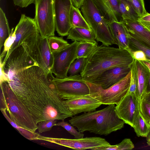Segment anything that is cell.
<instances>
[{"label": "cell", "instance_id": "cell-1", "mask_svg": "<svg viewBox=\"0 0 150 150\" xmlns=\"http://www.w3.org/2000/svg\"><path fill=\"white\" fill-rule=\"evenodd\" d=\"M52 73L47 74L38 66H32L20 71L7 81L37 125L41 122L62 120L73 116L52 82Z\"/></svg>", "mask_w": 150, "mask_h": 150}, {"label": "cell", "instance_id": "cell-2", "mask_svg": "<svg viewBox=\"0 0 150 150\" xmlns=\"http://www.w3.org/2000/svg\"><path fill=\"white\" fill-rule=\"evenodd\" d=\"M134 60L126 50L97 45L86 58L85 67L80 74L84 80L88 81L108 69L130 66Z\"/></svg>", "mask_w": 150, "mask_h": 150}, {"label": "cell", "instance_id": "cell-3", "mask_svg": "<svg viewBox=\"0 0 150 150\" xmlns=\"http://www.w3.org/2000/svg\"><path fill=\"white\" fill-rule=\"evenodd\" d=\"M115 105L110 104L102 110L72 117L69 122L76 127L80 132L88 131L95 134L107 136L122 129L125 123L117 114Z\"/></svg>", "mask_w": 150, "mask_h": 150}, {"label": "cell", "instance_id": "cell-4", "mask_svg": "<svg viewBox=\"0 0 150 150\" xmlns=\"http://www.w3.org/2000/svg\"><path fill=\"white\" fill-rule=\"evenodd\" d=\"M38 41V35L33 34L11 53L4 67L8 80L20 71L32 66H39Z\"/></svg>", "mask_w": 150, "mask_h": 150}, {"label": "cell", "instance_id": "cell-5", "mask_svg": "<svg viewBox=\"0 0 150 150\" xmlns=\"http://www.w3.org/2000/svg\"><path fill=\"white\" fill-rule=\"evenodd\" d=\"M1 108H6L10 117L20 126L35 132L38 126L33 117L18 100L8 82L0 83Z\"/></svg>", "mask_w": 150, "mask_h": 150}, {"label": "cell", "instance_id": "cell-6", "mask_svg": "<svg viewBox=\"0 0 150 150\" xmlns=\"http://www.w3.org/2000/svg\"><path fill=\"white\" fill-rule=\"evenodd\" d=\"M81 11L94 33L97 42L109 46L115 44L107 22L92 0H84Z\"/></svg>", "mask_w": 150, "mask_h": 150}, {"label": "cell", "instance_id": "cell-7", "mask_svg": "<svg viewBox=\"0 0 150 150\" xmlns=\"http://www.w3.org/2000/svg\"><path fill=\"white\" fill-rule=\"evenodd\" d=\"M131 78V71L123 79L111 86L104 89L86 81L90 90L89 95L102 104L117 105L128 93Z\"/></svg>", "mask_w": 150, "mask_h": 150}, {"label": "cell", "instance_id": "cell-8", "mask_svg": "<svg viewBox=\"0 0 150 150\" xmlns=\"http://www.w3.org/2000/svg\"><path fill=\"white\" fill-rule=\"evenodd\" d=\"M34 18L42 38L54 36L55 25L53 0H36Z\"/></svg>", "mask_w": 150, "mask_h": 150}, {"label": "cell", "instance_id": "cell-9", "mask_svg": "<svg viewBox=\"0 0 150 150\" xmlns=\"http://www.w3.org/2000/svg\"><path fill=\"white\" fill-rule=\"evenodd\" d=\"M51 77L62 100L90 94V90L86 81L80 74L61 79L54 77L52 74Z\"/></svg>", "mask_w": 150, "mask_h": 150}, {"label": "cell", "instance_id": "cell-10", "mask_svg": "<svg viewBox=\"0 0 150 150\" xmlns=\"http://www.w3.org/2000/svg\"><path fill=\"white\" fill-rule=\"evenodd\" d=\"M38 140H42L71 149L100 150L111 145L105 139L98 137H86L79 139H67L49 137L40 135Z\"/></svg>", "mask_w": 150, "mask_h": 150}, {"label": "cell", "instance_id": "cell-11", "mask_svg": "<svg viewBox=\"0 0 150 150\" xmlns=\"http://www.w3.org/2000/svg\"><path fill=\"white\" fill-rule=\"evenodd\" d=\"M79 42L74 41L67 47L54 54V62L51 72L56 77L63 78L67 76L69 68L76 59L77 48Z\"/></svg>", "mask_w": 150, "mask_h": 150}, {"label": "cell", "instance_id": "cell-12", "mask_svg": "<svg viewBox=\"0 0 150 150\" xmlns=\"http://www.w3.org/2000/svg\"><path fill=\"white\" fill-rule=\"evenodd\" d=\"M55 30L61 36H67L71 28L70 12L73 5L71 0H53Z\"/></svg>", "mask_w": 150, "mask_h": 150}, {"label": "cell", "instance_id": "cell-13", "mask_svg": "<svg viewBox=\"0 0 150 150\" xmlns=\"http://www.w3.org/2000/svg\"><path fill=\"white\" fill-rule=\"evenodd\" d=\"M14 30L16 35L15 40L1 62L4 67L7 59L11 53L21 45L28 38L39 30L34 18L28 17L24 14H22Z\"/></svg>", "mask_w": 150, "mask_h": 150}, {"label": "cell", "instance_id": "cell-14", "mask_svg": "<svg viewBox=\"0 0 150 150\" xmlns=\"http://www.w3.org/2000/svg\"><path fill=\"white\" fill-rule=\"evenodd\" d=\"M131 65L116 67L108 69L95 78L86 81L106 89L126 76L131 71Z\"/></svg>", "mask_w": 150, "mask_h": 150}, {"label": "cell", "instance_id": "cell-15", "mask_svg": "<svg viewBox=\"0 0 150 150\" xmlns=\"http://www.w3.org/2000/svg\"><path fill=\"white\" fill-rule=\"evenodd\" d=\"M139 101L138 98L128 93L115 106V111L119 117L132 127L135 117L139 112Z\"/></svg>", "mask_w": 150, "mask_h": 150}, {"label": "cell", "instance_id": "cell-16", "mask_svg": "<svg viewBox=\"0 0 150 150\" xmlns=\"http://www.w3.org/2000/svg\"><path fill=\"white\" fill-rule=\"evenodd\" d=\"M64 105L73 115L93 111L102 104L89 95L75 96L62 100Z\"/></svg>", "mask_w": 150, "mask_h": 150}, {"label": "cell", "instance_id": "cell-17", "mask_svg": "<svg viewBox=\"0 0 150 150\" xmlns=\"http://www.w3.org/2000/svg\"><path fill=\"white\" fill-rule=\"evenodd\" d=\"M107 23L119 21V0H92Z\"/></svg>", "mask_w": 150, "mask_h": 150}, {"label": "cell", "instance_id": "cell-18", "mask_svg": "<svg viewBox=\"0 0 150 150\" xmlns=\"http://www.w3.org/2000/svg\"><path fill=\"white\" fill-rule=\"evenodd\" d=\"M122 21L129 34L139 42L150 48V31L138 20Z\"/></svg>", "mask_w": 150, "mask_h": 150}, {"label": "cell", "instance_id": "cell-19", "mask_svg": "<svg viewBox=\"0 0 150 150\" xmlns=\"http://www.w3.org/2000/svg\"><path fill=\"white\" fill-rule=\"evenodd\" d=\"M38 48L39 66L49 74L52 73L51 70L53 63L54 56L50 51L47 38H43L41 36H40Z\"/></svg>", "mask_w": 150, "mask_h": 150}, {"label": "cell", "instance_id": "cell-20", "mask_svg": "<svg viewBox=\"0 0 150 150\" xmlns=\"http://www.w3.org/2000/svg\"><path fill=\"white\" fill-rule=\"evenodd\" d=\"M108 23L115 44L119 48L126 50L130 52L127 29L122 21Z\"/></svg>", "mask_w": 150, "mask_h": 150}, {"label": "cell", "instance_id": "cell-21", "mask_svg": "<svg viewBox=\"0 0 150 150\" xmlns=\"http://www.w3.org/2000/svg\"><path fill=\"white\" fill-rule=\"evenodd\" d=\"M139 100L143 99L146 93L150 71L141 61L134 59Z\"/></svg>", "mask_w": 150, "mask_h": 150}, {"label": "cell", "instance_id": "cell-22", "mask_svg": "<svg viewBox=\"0 0 150 150\" xmlns=\"http://www.w3.org/2000/svg\"><path fill=\"white\" fill-rule=\"evenodd\" d=\"M67 39L73 41L89 42L98 44L92 30L82 28L72 27L69 32Z\"/></svg>", "mask_w": 150, "mask_h": 150}, {"label": "cell", "instance_id": "cell-23", "mask_svg": "<svg viewBox=\"0 0 150 150\" xmlns=\"http://www.w3.org/2000/svg\"><path fill=\"white\" fill-rule=\"evenodd\" d=\"M119 8L122 20H138L140 18L128 0H119Z\"/></svg>", "mask_w": 150, "mask_h": 150}, {"label": "cell", "instance_id": "cell-24", "mask_svg": "<svg viewBox=\"0 0 150 150\" xmlns=\"http://www.w3.org/2000/svg\"><path fill=\"white\" fill-rule=\"evenodd\" d=\"M70 21L72 27H80L91 30L79 9L72 5L70 14Z\"/></svg>", "mask_w": 150, "mask_h": 150}, {"label": "cell", "instance_id": "cell-25", "mask_svg": "<svg viewBox=\"0 0 150 150\" xmlns=\"http://www.w3.org/2000/svg\"><path fill=\"white\" fill-rule=\"evenodd\" d=\"M132 127L138 137L146 138L150 132V124L144 119L139 112L134 120Z\"/></svg>", "mask_w": 150, "mask_h": 150}, {"label": "cell", "instance_id": "cell-26", "mask_svg": "<svg viewBox=\"0 0 150 150\" xmlns=\"http://www.w3.org/2000/svg\"><path fill=\"white\" fill-rule=\"evenodd\" d=\"M0 109L4 117L11 125L16 129L23 136L29 140H38V137L40 135V134L32 132L20 126L13 122L7 115L6 108H0Z\"/></svg>", "mask_w": 150, "mask_h": 150}, {"label": "cell", "instance_id": "cell-27", "mask_svg": "<svg viewBox=\"0 0 150 150\" xmlns=\"http://www.w3.org/2000/svg\"><path fill=\"white\" fill-rule=\"evenodd\" d=\"M11 30L5 14L1 8H0V51L6 39L9 36Z\"/></svg>", "mask_w": 150, "mask_h": 150}, {"label": "cell", "instance_id": "cell-28", "mask_svg": "<svg viewBox=\"0 0 150 150\" xmlns=\"http://www.w3.org/2000/svg\"><path fill=\"white\" fill-rule=\"evenodd\" d=\"M47 40L50 51L53 54L62 51L70 44L62 37L50 36L47 38Z\"/></svg>", "mask_w": 150, "mask_h": 150}, {"label": "cell", "instance_id": "cell-29", "mask_svg": "<svg viewBox=\"0 0 150 150\" xmlns=\"http://www.w3.org/2000/svg\"><path fill=\"white\" fill-rule=\"evenodd\" d=\"M97 45L98 44L92 42H79L76 51V59L87 58Z\"/></svg>", "mask_w": 150, "mask_h": 150}, {"label": "cell", "instance_id": "cell-30", "mask_svg": "<svg viewBox=\"0 0 150 150\" xmlns=\"http://www.w3.org/2000/svg\"><path fill=\"white\" fill-rule=\"evenodd\" d=\"M127 36L129 41V47L130 49V52L131 50L142 51L145 54L148 61L150 62V48L144 45L132 37L128 33L127 29Z\"/></svg>", "mask_w": 150, "mask_h": 150}, {"label": "cell", "instance_id": "cell-31", "mask_svg": "<svg viewBox=\"0 0 150 150\" xmlns=\"http://www.w3.org/2000/svg\"><path fill=\"white\" fill-rule=\"evenodd\" d=\"M74 60L70 65L68 73L69 76H73L80 73L85 67L86 58H80Z\"/></svg>", "mask_w": 150, "mask_h": 150}, {"label": "cell", "instance_id": "cell-32", "mask_svg": "<svg viewBox=\"0 0 150 150\" xmlns=\"http://www.w3.org/2000/svg\"><path fill=\"white\" fill-rule=\"evenodd\" d=\"M134 147V144L129 138H125L120 143L103 148L102 150H132Z\"/></svg>", "mask_w": 150, "mask_h": 150}, {"label": "cell", "instance_id": "cell-33", "mask_svg": "<svg viewBox=\"0 0 150 150\" xmlns=\"http://www.w3.org/2000/svg\"><path fill=\"white\" fill-rule=\"evenodd\" d=\"M139 109L142 117L150 124V104L143 99L139 101Z\"/></svg>", "mask_w": 150, "mask_h": 150}, {"label": "cell", "instance_id": "cell-34", "mask_svg": "<svg viewBox=\"0 0 150 150\" xmlns=\"http://www.w3.org/2000/svg\"><path fill=\"white\" fill-rule=\"evenodd\" d=\"M55 126H60L63 127L70 134L73 135L75 139H79L83 137L84 134L78 132L72 125L70 124L64 120L56 123Z\"/></svg>", "mask_w": 150, "mask_h": 150}, {"label": "cell", "instance_id": "cell-35", "mask_svg": "<svg viewBox=\"0 0 150 150\" xmlns=\"http://www.w3.org/2000/svg\"><path fill=\"white\" fill-rule=\"evenodd\" d=\"M16 38V33L14 28L11 30L10 35L6 39L4 43V49L0 56V59L2 60L4 57H5L7 53L13 44Z\"/></svg>", "mask_w": 150, "mask_h": 150}, {"label": "cell", "instance_id": "cell-36", "mask_svg": "<svg viewBox=\"0 0 150 150\" xmlns=\"http://www.w3.org/2000/svg\"><path fill=\"white\" fill-rule=\"evenodd\" d=\"M140 17L146 14L147 12L144 0H128Z\"/></svg>", "mask_w": 150, "mask_h": 150}, {"label": "cell", "instance_id": "cell-37", "mask_svg": "<svg viewBox=\"0 0 150 150\" xmlns=\"http://www.w3.org/2000/svg\"><path fill=\"white\" fill-rule=\"evenodd\" d=\"M57 120L51 119L39 122L37 125L39 132L42 133L50 131L52 127L55 126L56 124Z\"/></svg>", "mask_w": 150, "mask_h": 150}, {"label": "cell", "instance_id": "cell-38", "mask_svg": "<svg viewBox=\"0 0 150 150\" xmlns=\"http://www.w3.org/2000/svg\"><path fill=\"white\" fill-rule=\"evenodd\" d=\"M133 58L140 61H148L147 59L144 52L141 50H131L130 52Z\"/></svg>", "mask_w": 150, "mask_h": 150}, {"label": "cell", "instance_id": "cell-39", "mask_svg": "<svg viewBox=\"0 0 150 150\" xmlns=\"http://www.w3.org/2000/svg\"><path fill=\"white\" fill-rule=\"evenodd\" d=\"M138 21L150 31V13H147L142 16L140 17Z\"/></svg>", "mask_w": 150, "mask_h": 150}, {"label": "cell", "instance_id": "cell-40", "mask_svg": "<svg viewBox=\"0 0 150 150\" xmlns=\"http://www.w3.org/2000/svg\"><path fill=\"white\" fill-rule=\"evenodd\" d=\"M14 5L22 8L26 7L30 4H35L36 0H13Z\"/></svg>", "mask_w": 150, "mask_h": 150}, {"label": "cell", "instance_id": "cell-41", "mask_svg": "<svg viewBox=\"0 0 150 150\" xmlns=\"http://www.w3.org/2000/svg\"><path fill=\"white\" fill-rule=\"evenodd\" d=\"M3 61L0 59V83L4 81H8V80L7 76L5 72L4 67L1 63V61Z\"/></svg>", "mask_w": 150, "mask_h": 150}, {"label": "cell", "instance_id": "cell-42", "mask_svg": "<svg viewBox=\"0 0 150 150\" xmlns=\"http://www.w3.org/2000/svg\"><path fill=\"white\" fill-rule=\"evenodd\" d=\"M84 0H71L73 5L79 9L82 5Z\"/></svg>", "mask_w": 150, "mask_h": 150}, {"label": "cell", "instance_id": "cell-43", "mask_svg": "<svg viewBox=\"0 0 150 150\" xmlns=\"http://www.w3.org/2000/svg\"><path fill=\"white\" fill-rule=\"evenodd\" d=\"M143 99L150 104V92L146 93Z\"/></svg>", "mask_w": 150, "mask_h": 150}, {"label": "cell", "instance_id": "cell-44", "mask_svg": "<svg viewBox=\"0 0 150 150\" xmlns=\"http://www.w3.org/2000/svg\"><path fill=\"white\" fill-rule=\"evenodd\" d=\"M150 92V71L149 72L146 93Z\"/></svg>", "mask_w": 150, "mask_h": 150}, {"label": "cell", "instance_id": "cell-45", "mask_svg": "<svg viewBox=\"0 0 150 150\" xmlns=\"http://www.w3.org/2000/svg\"><path fill=\"white\" fill-rule=\"evenodd\" d=\"M144 63L149 69L150 71V62L146 61H141Z\"/></svg>", "mask_w": 150, "mask_h": 150}, {"label": "cell", "instance_id": "cell-46", "mask_svg": "<svg viewBox=\"0 0 150 150\" xmlns=\"http://www.w3.org/2000/svg\"><path fill=\"white\" fill-rule=\"evenodd\" d=\"M150 140V132L148 136L146 137V140Z\"/></svg>", "mask_w": 150, "mask_h": 150}, {"label": "cell", "instance_id": "cell-47", "mask_svg": "<svg viewBox=\"0 0 150 150\" xmlns=\"http://www.w3.org/2000/svg\"><path fill=\"white\" fill-rule=\"evenodd\" d=\"M147 143L149 146H150V140L147 141Z\"/></svg>", "mask_w": 150, "mask_h": 150}]
</instances>
